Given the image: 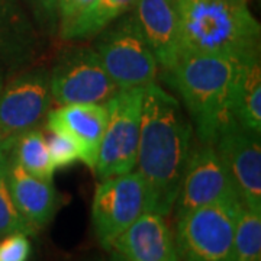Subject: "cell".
<instances>
[{
	"mask_svg": "<svg viewBox=\"0 0 261 261\" xmlns=\"http://www.w3.org/2000/svg\"><path fill=\"white\" fill-rule=\"evenodd\" d=\"M49 71L32 68L0 89V145L10 147L19 135L41 129L51 111Z\"/></svg>",
	"mask_w": 261,
	"mask_h": 261,
	"instance_id": "obj_8",
	"label": "cell"
},
{
	"mask_svg": "<svg viewBox=\"0 0 261 261\" xmlns=\"http://www.w3.org/2000/svg\"><path fill=\"white\" fill-rule=\"evenodd\" d=\"M177 261H178V260H177Z\"/></svg>",
	"mask_w": 261,
	"mask_h": 261,
	"instance_id": "obj_29",
	"label": "cell"
},
{
	"mask_svg": "<svg viewBox=\"0 0 261 261\" xmlns=\"http://www.w3.org/2000/svg\"><path fill=\"white\" fill-rule=\"evenodd\" d=\"M192 147L193 126L180 102L155 83L147 86L135 164L145 187V212L164 218L173 212Z\"/></svg>",
	"mask_w": 261,
	"mask_h": 261,
	"instance_id": "obj_1",
	"label": "cell"
},
{
	"mask_svg": "<svg viewBox=\"0 0 261 261\" xmlns=\"http://www.w3.org/2000/svg\"><path fill=\"white\" fill-rule=\"evenodd\" d=\"M237 63L221 56L183 54L167 71L200 142L214 144L219 134L237 123L232 113Z\"/></svg>",
	"mask_w": 261,
	"mask_h": 261,
	"instance_id": "obj_3",
	"label": "cell"
},
{
	"mask_svg": "<svg viewBox=\"0 0 261 261\" xmlns=\"http://www.w3.org/2000/svg\"><path fill=\"white\" fill-rule=\"evenodd\" d=\"M13 159L29 174L44 180H53L56 166L53 163L47 138L41 129H34L19 135L10 145Z\"/></svg>",
	"mask_w": 261,
	"mask_h": 261,
	"instance_id": "obj_18",
	"label": "cell"
},
{
	"mask_svg": "<svg viewBox=\"0 0 261 261\" xmlns=\"http://www.w3.org/2000/svg\"><path fill=\"white\" fill-rule=\"evenodd\" d=\"M31 44L34 45V35L31 37L23 19L15 12L12 0H0V56L23 58Z\"/></svg>",
	"mask_w": 261,
	"mask_h": 261,
	"instance_id": "obj_19",
	"label": "cell"
},
{
	"mask_svg": "<svg viewBox=\"0 0 261 261\" xmlns=\"http://www.w3.org/2000/svg\"><path fill=\"white\" fill-rule=\"evenodd\" d=\"M212 145L228 168L243 205L261 212L260 134L233 123L218 135Z\"/></svg>",
	"mask_w": 261,
	"mask_h": 261,
	"instance_id": "obj_11",
	"label": "cell"
},
{
	"mask_svg": "<svg viewBox=\"0 0 261 261\" xmlns=\"http://www.w3.org/2000/svg\"><path fill=\"white\" fill-rule=\"evenodd\" d=\"M93 2L94 0H57L60 34H63L75 19L82 16Z\"/></svg>",
	"mask_w": 261,
	"mask_h": 261,
	"instance_id": "obj_24",
	"label": "cell"
},
{
	"mask_svg": "<svg viewBox=\"0 0 261 261\" xmlns=\"http://www.w3.org/2000/svg\"><path fill=\"white\" fill-rule=\"evenodd\" d=\"M108 119L106 103H73L49 111L45 125L49 130L61 129L70 134L82 151L80 161L94 171Z\"/></svg>",
	"mask_w": 261,
	"mask_h": 261,
	"instance_id": "obj_12",
	"label": "cell"
},
{
	"mask_svg": "<svg viewBox=\"0 0 261 261\" xmlns=\"http://www.w3.org/2000/svg\"><path fill=\"white\" fill-rule=\"evenodd\" d=\"M2 86H3V84H2V77H0V89H2Z\"/></svg>",
	"mask_w": 261,
	"mask_h": 261,
	"instance_id": "obj_28",
	"label": "cell"
},
{
	"mask_svg": "<svg viewBox=\"0 0 261 261\" xmlns=\"http://www.w3.org/2000/svg\"><path fill=\"white\" fill-rule=\"evenodd\" d=\"M6 178L13 203L22 218L37 231L49 224L60 205V197L53 180H44L29 174L13 159L10 147Z\"/></svg>",
	"mask_w": 261,
	"mask_h": 261,
	"instance_id": "obj_14",
	"label": "cell"
},
{
	"mask_svg": "<svg viewBox=\"0 0 261 261\" xmlns=\"http://www.w3.org/2000/svg\"><path fill=\"white\" fill-rule=\"evenodd\" d=\"M47 144L56 168L68 167L82 157V151L77 141L65 130H49V138L47 140Z\"/></svg>",
	"mask_w": 261,
	"mask_h": 261,
	"instance_id": "obj_22",
	"label": "cell"
},
{
	"mask_svg": "<svg viewBox=\"0 0 261 261\" xmlns=\"http://www.w3.org/2000/svg\"><path fill=\"white\" fill-rule=\"evenodd\" d=\"M228 200L241 199L225 163L212 144H193L173 207L176 218Z\"/></svg>",
	"mask_w": 261,
	"mask_h": 261,
	"instance_id": "obj_10",
	"label": "cell"
},
{
	"mask_svg": "<svg viewBox=\"0 0 261 261\" xmlns=\"http://www.w3.org/2000/svg\"><path fill=\"white\" fill-rule=\"evenodd\" d=\"M145 211V187L138 171L103 178L96 187L92 203V222L102 247L109 250Z\"/></svg>",
	"mask_w": 261,
	"mask_h": 261,
	"instance_id": "obj_9",
	"label": "cell"
},
{
	"mask_svg": "<svg viewBox=\"0 0 261 261\" xmlns=\"http://www.w3.org/2000/svg\"><path fill=\"white\" fill-rule=\"evenodd\" d=\"M109 261H128L125 257H122L121 254H118V252H113L112 257H111V260Z\"/></svg>",
	"mask_w": 261,
	"mask_h": 261,
	"instance_id": "obj_26",
	"label": "cell"
},
{
	"mask_svg": "<svg viewBox=\"0 0 261 261\" xmlns=\"http://www.w3.org/2000/svg\"><path fill=\"white\" fill-rule=\"evenodd\" d=\"M232 2H244V3H247L248 0H232Z\"/></svg>",
	"mask_w": 261,
	"mask_h": 261,
	"instance_id": "obj_27",
	"label": "cell"
},
{
	"mask_svg": "<svg viewBox=\"0 0 261 261\" xmlns=\"http://www.w3.org/2000/svg\"><path fill=\"white\" fill-rule=\"evenodd\" d=\"M53 102L106 103L119 92L93 47L67 48L49 71Z\"/></svg>",
	"mask_w": 261,
	"mask_h": 261,
	"instance_id": "obj_7",
	"label": "cell"
},
{
	"mask_svg": "<svg viewBox=\"0 0 261 261\" xmlns=\"http://www.w3.org/2000/svg\"><path fill=\"white\" fill-rule=\"evenodd\" d=\"M31 243L28 235L10 233L0 240V261H28Z\"/></svg>",
	"mask_w": 261,
	"mask_h": 261,
	"instance_id": "obj_23",
	"label": "cell"
},
{
	"mask_svg": "<svg viewBox=\"0 0 261 261\" xmlns=\"http://www.w3.org/2000/svg\"><path fill=\"white\" fill-rule=\"evenodd\" d=\"M132 13L152 48L157 63L167 73L178 60L176 0H137Z\"/></svg>",
	"mask_w": 261,
	"mask_h": 261,
	"instance_id": "obj_15",
	"label": "cell"
},
{
	"mask_svg": "<svg viewBox=\"0 0 261 261\" xmlns=\"http://www.w3.org/2000/svg\"><path fill=\"white\" fill-rule=\"evenodd\" d=\"M232 113L238 125L261 134L260 57L237 63L232 83Z\"/></svg>",
	"mask_w": 261,
	"mask_h": 261,
	"instance_id": "obj_16",
	"label": "cell"
},
{
	"mask_svg": "<svg viewBox=\"0 0 261 261\" xmlns=\"http://www.w3.org/2000/svg\"><path fill=\"white\" fill-rule=\"evenodd\" d=\"M261 212L243 206L235 224L232 261H260Z\"/></svg>",
	"mask_w": 261,
	"mask_h": 261,
	"instance_id": "obj_20",
	"label": "cell"
},
{
	"mask_svg": "<svg viewBox=\"0 0 261 261\" xmlns=\"http://www.w3.org/2000/svg\"><path fill=\"white\" fill-rule=\"evenodd\" d=\"M116 20L94 37V51L119 90L145 89L157 80V58L134 13Z\"/></svg>",
	"mask_w": 261,
	"mask_h": 261,
	"instance_id": "obj_4",
	"label": "cell"
},
{
	"mask_svg": "<svg viewBox=\"0 0 261 261\" xmlns=\"http://www.w3.org/2000/svg\"><path fill=\"white\" fill-rule=\"evenodd\" d=\"M144 87L122 89L106 102L109 119L103 134L94 174L103 178L129 173L137 164Z\"/></svg>",
	"mask_w": 261,
	"mask_h": 261,
	"instance_id": "obj_6",
	"label": "cell"
},
{
	"mask_svg": "<svg viewBox=\"0 0 261 261\" xmlns=\"http://www.w3.org/2000/svg\"><path fill=\"white\" fill-rule=\"evenodd\" d=\"M32 9L39 18L47 23L49 28H54L58 22L57 13V0H28Z\"/></svg>",
	"mask_w": 261,
	"mask_h": 261,
	"instance_id": "obj_25",
	"label": "cell"
},
{
	"mask_svg": "<svg viewBox=\"0 0 261 261\" xmlns=\"http://www.w3.org/2000/svg\"><path fill=\"white\" fill-rule=\"evenodd\" d=\"M115 252L128 261H177L174 235L166 218L155 212L141 214L113 241Z\"/></svg>",
	"mask_w": 261,
	"mask_h": 261,
	"instance_id": "obj_13",
	"label": "cell"
},
{
	"mask_svg": "<svg viewBox=\"0 0 261 261\" xmlns=\"http://www.w3.org/2000/svg\"><path fill=\"white\" fill-rule=\"evenodd\" d=\"M137 0H94L82 16L65 29L61 37L68 41H84L94 38L122 15L134 9Z\"/></svg>",
	"mask_w": 261,
	"mask_h": 261,
	"instance_id": "obj_17",
	"label": "cell"
},
{
	"mask_svg": "<svg viewBox=\"0 0 261 261\" xmlns=\"http://www.w3.org/2000/svg\"><path fill=\"white\" fill-rule=\"evenodd\" d=\"M241 200L206 205L177 218L174 244L181 261H232Z\"/></svg>",
	"mask_w": 261,
	"mask_h": 261,
	"instance_id": "obj_5",
	"label": "cell"
},
{
	"mask_svg": "<svg viewBox=\"0 0 261 261\" xmlns=\"http://www.w3.org/2000/svg\"><path fill=\"white\" fill-rule=\"evenodd\" d=\"M8 152L9 147L0 145V240L10 233L22 232L28 237L37 233V229L22 218L13 203L6 178Z\"/></svg>",
	"mask_w": 261,
	"mask_h": 261,
	"instance_id": "obj_21",
	"label": "cell"
},
{
	"mask_svg": "<svg viewBox=\"0 0 261 261\" xmlns=\"http://www.w3.org/2000/svg\"><path fill=\"white\" fill-rule=\"evenodd\" d=\"M178 57L221 56L235 61L260 57L261 28L247 3L232 0H176Z\"/></svg>",
	"mask_w": 261,
	"mask_h": 261,
	"instance_id": "obj_2",
	"label": "cell"
}]
</instances>
